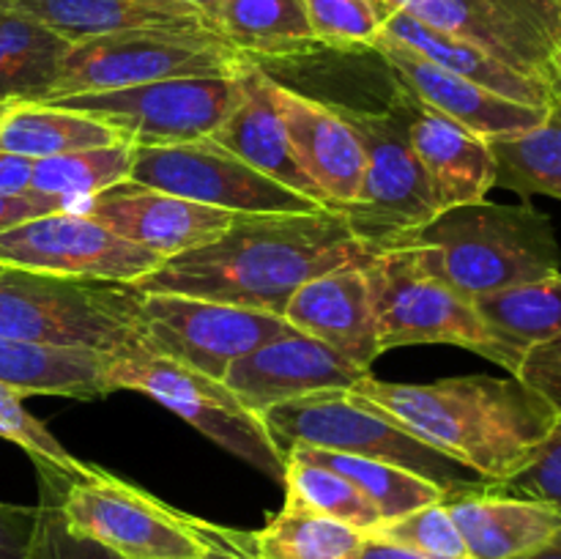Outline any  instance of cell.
Instances as JSON below:
<instances>
[{"instance_id":"obj_26","label":"cell","mask_w":561,"mask_h":559,"mask_svg":"<svg viewBox=\"0 0 561 559\" xmlns=\"http://www.w3.org/2000/svg\"><path fill=\"white\" fill-rule=\"evenodd\" d=\"M208 31L250 60H288L323 49L301 0H222L206 11Z\"/></svg>"},{"instance_id":"obj_6","label":"cell","mask_w":561,"mask_h":559,"mask_svg":"<svg viewBox=\"0 0 561 559\" xmlns=\"http://www.w3.org/2000/svg\"><path fill=\"white\" fill-rule=\"evenodd\" d=\"M107 387L110 392L135 389L148 395L230 455L247 460L272 480H283L285 453L272 438L263 417L247 409L222 378L192 370L157 354L140 340L110 356Z\"/></svg>"},{"instance_id":"obj_14","label":"cell","mask_w":561,"mask_h":559,"mask_svg":"<svg viewBox=\"0 0 561 559\" xmlns=\"http://www.w3.org/2000/svg\"><path fill=\"white\" fill-rule=\"evenodd\" d=\"M162 263L159 252L113 233L75 208L27 219L0 233V266L22 272L135 285Z\"/></svg>"},{"instance_id":"obj_9","label":"cell","mask_w":561,"mask_h":559,"mask_svg":"<svg viewBox=\"0 0 561 559\" xmlns=\"http://www.w3.org/2000/svg\"><path fill=\"white\" fill-rule=\"evenodd\" d=\"M365 148V179L359 197L340 208L356 239L373 252L394 244L431 223L442 208L433 197L420 157L409 140L403 110L389 102L387 110H356L337 104Z\"/></svg>"},{"instance_id":"obj_37","label":"cell","mask_w":561,"mask_h":559,"mask_svg":"<svg viewBox=\"0 0 561 559\" xmlns=\"http://www.w3.org/2000/svg\"><path fill=\"white\" fill-rule=\"evenodd\" d=\"M370 535L398 543V546L414 548V551L427 554L433 559H471L444 502L425 504V507L411 510L400 518L381 521Z\"/></svg>"},{"instance_id":"obj_39","label":"cell","mask_w":561,"mask_h":559,"mask_svg":"<svg viewBox=\"0 0 561 559\" xmlns=\"http://www.w3.org/2000/svg\"><path fill=\"white\" fill-rule=\"evenodd\" d=\"M488 486V482H485ZM493 491L507 493V497L529 499V502L548 504L561 513V411L553 431L540 444L529 464L515 471L510 480L491 486Z\"/></svg>"},{"instance_id":"obj_21","label":"cell","mask_w":561,"mask_h":559,"mask_svg":"<svg viewBox=\"0 0 561 559\" xmlns=\"http://www.w3.org/2000/svg\"><path fill=\"white\" fill-rule=\"evenodd\" d=\"M283 318L365 370L381 356L365 266H340L312 277L290 296Z\"/></svg>"},{"instance_id":"obj_51","label":"cell","mask_w":561,"mask_h":559,"mask_svg":"<svg viewBox=\"0 0 561 559\" xmlns=\"http://www.w3.org/2000/svg\"><path fill=\"white\" fill-rule=\"evenodd\" d=\"M3 269H5V266H0V272H3Z\"/></svg>"},{"instance_id":"obj_28","label":"cell","mask_w":561,"mask_h":559,"mask_svg":"<svg viewBox=\"0 0 561 559\" xmlns=\"http://www.w3.org/2000/svg\"><path fill=\"white\" fill-rule=\"evenodd\" d=\"M113 354L66 345L22 343L0 338V381L22 395H60V398H104L107 365Z\"/></svg>"},{"instance_id":"obj_52","label":"cell","mask_w":561,"mask_h":559,"mask_svg":"<svg viewBox=\"0 0 561 559\" xmlns=\"http://www.w3.org/2000/svg\"><path fill=\"white\" fill-rule=\"evenodd\" d=\"M559 3H561V0H559Z\"/></svg>"},{"instance_id":"obj_46","label":"cell","mask_w":561,"mask_h":559,"mask_svg":"<svg viewBox=\"0 0 561 559\" xmlns=\"http://www.w3.org/2000/svg\"><path fill=\"white\" fill-rule=\"evenodd\" d=\"M518 559H561V529L546 543V546L535 548V551L524 554V557Z\"/></svg>"},{"instance_id":"obj_35","label":"cell","mask_w":561,"mask_h":559,"mask_svg":"<svg viewBox=\"0 0 561 559\" xmlns=\"http://www.w3.org/2000/svg\"><path fill=\"white\" fill-rule=\"evenodd\" d=\"M285 504L327 515L340 524L354 526L362 535H370L381 524V513L376 504L337 471L310 460L285 455Z\"/></svg>"},{"instance_id":"obj_43","label":"cell","mask_w":561,"mask_h":559,"mask_svg":"<svg viewBox=\"0 0 561 559\" xmlns=\"http://www.w3.org/2000/svg\"><path fill=\"white\" fill-rule=\"evenodd\" d=\"M69 203L60 201V197L38 195V192H20V195H5V192H0V233L27 223V219H36L55 212H69Z\"/></svg>"},{"instance_id":"obj_11","label":"cell","mask_w":561,"mask_h":559,"mask_svg":"<svg viewBox=\"0 0 561 559\" xmlns=\"http://www.w3.org/2000/svg\"><path fill=\"white\" fill-rule=\"evenodd\" d=\"M241 75L179 77L53 102L104 121L131 146H179L211 137L241 102Z\"/></svg>"},{"instance_id":"obj_29","label":"cell","mask_w":561,"mask_h":559,"mask_svg":"<svg viewBox=\"0 0 561 559\" xmlns=\"http://www.w3.org/2000/svg\"><path fill=\"white\" fill-rule=\"evenodd\" d=\"M69 49L47 25L0 5V104L47 102Z\"/></svg>"},{"instance_id":"obj_33","label":"cell","mask_w":561,"mask_h":559,"mask_svg":"<svg viewBox=\"0 0 561 559\" xmlns=\"http://www.w3.org/2000/svg\"><path fill=\"white\" fill-rule=\"evenodd\" d=\"M362 537L354 526L294 504H285L261 532H236L247 559H351Z\"/></svg>"},{"instance_id":"obj_47","label":"cell","mask_w":561,"mask_h":559,"mask_svg":"<svg viewBox=\"0 0 561 559\" xmlns=\"http://www.w3.org/2000/svg\"><path fill=\"white\" fill-rule=\"evenodd\" d=\"M203 559H247V557H244V551L239 548V543H236V532H230L228 546H217L211 554H208V557H203Z\"/></svg>"},{"instance_id":"obj_48","label":"cell","mask_w":561,"mask_h":559,"mask_svg":"<svg viewBox=\"0 0 561 559\" xmlns=\"http://www.w3.org/2000/svg\"><path fill=\"white\" fill-rule=\"evenodd\" d=\"M184 3H190V5H197V9H201L203 14H206V11H211L214 5H217V3H222V0H184Z\"/></svg>"},{"instance_id":"obj_16","label":"cell","mask_w":561,"mask_h":559,"mask_svg":"<svg viewBox=\"0 0 561 559\" xmlns=\"http://www.w3.org/2000/svg\"><path fill=\"white\" fill-rule=\"evenodd\" d=\"M365 376H370V370L354 365L321 340L290 327L288 332L239 356L228 367L222 381L233 389L247 409L263 414L285 400L329 392V389H351Z\"/></svg>"},{"instance_id":"obj_25","label":"cell","mask_w":561,"mask_h":559,"mask_svg":"<svg viewBox=\"0 0 561 559\" xmlns=\"http://www.w3.org/2000/svg\"><path fill=\"white\" fill-rule=\"evenodd\" d=\"M381 36H389L403 44V47L414 49L416 55H422V58L431 60L438 69L449 71V75L463 77V80L477 82V85L488 88V91L499 93V96L529 104V107H548L553 93L559 91V88L548 85V82H540L535 77H526L520 71L510 69L502 60L488 55L485 49L474 47V44L463 42V38L433 31V27L416 22L414 16L403 14L398 9H389V5H383Z\"/></svg>"},{"instance_id":"obj_32","label":"cell","mask_w":561,"mask_h":559,"mask_svg":"<svg viewBox=\"0 0 561 559\" xmlns=\"http://www.w3.org/2000/svg\"><path fill=\"white\" fill-rule=\"evenodd\" d=\"M496 162V184L518 195H546L561 201V88L546 115L520 135L488 140Z\"/></svg>"},{"instance_id":"obj_49","label":"cell","mask_w":561,"mask_h":559,"mask_svg":"<svg viewBox=\"0 0 561 559\" xmlns=\"http://www.w3.org/2000/svg\"><path fill=\"white\" fill-rule=\"evenodd\" d=\"M557 69H559V88H561V42H559V64H557Z\"/></svg>"},{"instance_id":"obj_19","label":"cell","mask_w":561,"mask_h":559,"mask_svg":"<svg viewBox=\"0 0 561 559\" xmlns=\"http://www.w3.org/2000/svg\"><path fill=\"white\" fill-rule=\"evenodd\" d=\"M392 99L403 110L409 140L420 157L438 208L444 212L449 206L485 201L491 186H496V162L485 137L420 102L394 80Z\"/></svg>"},{"instance_id":"obj_3","label":"cell","mask_w":561,"mask_h":559,"mask_svg":"<svg viewBox=\"0 0 561 559\" xmlns=\"http://www.w3.org/2000/svg\"><path fill=\"white\" fill-rule=\"evenodd\" d=\"M394 247L409 250L422 272L469 301L561 274L553 223L529 203L449 206Z\"/></svg>"},{"instance_id":"obj_18","label":"cell","mask_w":561,"mask_h":559,"mask_svg":"<svg viewBox=\"0 0 561 559\" xmlns=\"http://www.w3.org/2000/svg\"><path fill=\"white\" fill-rule=\"evenodd\" d=\"M274 104L296 162L332 208H348L365 179V148L337 104L318 102L274 77Z\"/></svg>"},{"instance_id":"obj_41","label":"cell","mask_w":561,"mask_h":559,"mask_svg":"<svg viewBox=\"0 0 561 559\" xmlns=\"http://www.w3.org/2000/svg\"><path fill=\"white\" fill-rule=\"evenodd\" d=\"M515 378L529 384L540 395H546L561 411V334L535 345L520 362Z\"/></svg>"},{"instance_id":"obj_40","label":"cell","mask_w":561,"mask_h":559,"mask_svg":"<svg viewBox=\"0 0 561 559\" xmlns=\"http://www.w3.org/2000/svg\"><path fill=\"white\" fill-rule=\"evenodd\" d=\"M36 507L38 515L31 543H27V559H124L121 554L104 548L102 543L69 532L47 493L38 491Z\"/></svg>"},{"instance_id":"obj_1","label":"cell","mask_w":561,"mask_h":559,"mask_svg":"<svg viewBox=\"0 0 561 559\" xmlns=\"http://www.w3.org/2000/svg\"><path fill=\"white\" fill-rule=\"evenodd\" d=\"M373 255L340 208L239 214L219 239L168 258L129 288L283 316L290 296L312 277L340 266H365Z\"/></svg>"},{"instance_id":"obj_22","label":"cell","mask_w":561,"mask_h":559,"mask_svg":"<svg viewBox=\"0 0 561 559\" xmlns=\"http://www.w3.org/2000/svg\"><path fill=\"white\" fill-rule=\"evenodd\" d=\"M471 559H518L546 546L561 529V513L548 504L507 497L491 486H466L444 493Z\"/></svg>"},{"instance_id":"obj_45","label":"cell","mask_w":561,"mask_h":559,"mask_svg":"<svg viewBox=\"0 0 561 559\" xmlns=\"http://www.w3.org/2000/svg\"><path fill=\"white\" fill-rule=\"evenodd\" d=\"M351 559H433V557L414 551V548L398 546V543L381 540V537L365 535Z\"/></svg>"},{"instance_id":"obj_17","label":"cell","mask_w":561,"mask_h":559,"mask_svg":"<svg viewBox=\"0 0 561 559\" xmlns=\"http://www.w3.org/2000/svg\"><path fill=\"white\" fill-rule=\"evenodd\" d=\"M71 208L88 214L113 233L159 252L164 261L219 239L239 217L135 181H121Z\"/></svg>"},{"instance_id":"obj_23","label":"cell","mask_w":561,"mask_h":559,"mask_svg":"<svg viewBox=\"0 0 561 559\" xmlns=\"http://www.w3.org/2000/svg\"><path fill=\"white\" fill-rule=\"evenodd\" d=\"M241 88H244L241 102L208 140H214L225 151L239 157L241 162L261 170L263 175L279 181L288 190L329 206L318 186L307 179L301 164L296 162L288 132H285L277 104H274V77L268 75L266 66L250 60L241 71Z\"/></svg>"},{"instance_id":"obj_34","label":"cell","mask_w":561,"mask_h":559,"mask_svg":"<svg viewBox=\"0 0 561 559\" xmlns=\"http://www.w3.org/2000/svg\"><path fill=\"white\" fill-rule=\"evenodd\" d=\"M135 148L137 146H131L129 140H121L113 142V146L36 159L33 162L31 192L60 197L69 206H77V203L129 179Z\"/></svg>"},{"instance_id":"obj_24","label":"cell","mask_w":561,"mask_h":559,"mask_svg":"<svg viewBox=\"0 0 561 559\" xmlns=\"http://www.w3.org/2000/svg\"><path fill=\"white\" fill-rule=\"evenodd\" d=\"M0 5L33 16L71 44L146 27H208L206 14L184 0H0Z\"/></svg>"},{"instance_id":"obj_36","label":"cell","mask_w":561,"mask_h":559,"mask_svg":"<svg viewBox=\"0 0 561 559\" xmlns=\"http://www.w3.org/2000/svg\"><path fill=\"white\" fill-rule=\"evenodd\" d=\"M312 33L323 49H373L383 33L378 0H301Z\"/></svg>"},{"instance_id":"obj_42","label":"cell","mask_w":561,"mask_h":559,"mask_svg":"<svg viewBox=\"0 0 561 559\" xmlns=\"http://www.w3.org/2000/svg\"><path fill=\"white\" fill-rule=\"evenodd\" d=\"M38 507L0 502V559H27Z\"/></svg>"},{"instance_id":"obj_8","label":"cell","mask_w":561,"mask_h":559,"mask_svg":"<svg viewBox=\"0 0 561 559\" xmlns=\"http://www.w3.org/2000/svg\"><path fill=\"white\" fill-rule=\"evenodd\" d=\"M261 417L283 453H288L290 444H310L334 453L387 460L427 477L442 486L444 493L469 482L455 469L460 464L422 444L392 417L345 389L285 400Z\"/></svg>"},{"instance_id":"obj_4","label":"cell","mask_w":561,"mask_h":559,"mask_svg":"<svg viewBox=\"0 0 561 559\" xmlns=\"http://www.w3.org/2000/svg\"><path fill=\"white\" fill-rule=\"evenodd\" d=\"M36 475L38 491L53 499L69 532L124 559H203L230 543L228 529L181 515L96 466L66 471L36 460Z\"/></svg>"},{"instance_id":"obj_10","label":"cell","mask_w":561,"mask_h":559,"mask_svg":"<svg viewBox=\"0 0 561 559\" xmlns=\"http://www.w3.org/2000/svg\"><path fill=\"white\" fill-rule=\"evenodd\" d=\"M381 354L403 345H458L502 365L496 343L474 305L422 272L409 250L376 252L365 263Z\"/></svg>"},{"instance_id":"obj_20","label":"cell","mask_w":561,"mask_h":559,"mask_svg":"<svg viewBox=\"0 0 561 559\" xmlns=\"http://www.w3.org/2000/svg\"><path fill=\"white\" fill-rule=\"evenodd\" d=\"M373 53L381 55L383 66L398 85H403L420 102L431 104L433 110L458 121L460 126L485 137V140L520 135V132L540 124L548 110L513 102V99H504L488 88L477 85V82L449 75V71L438 69L431 60H425L414 49L403 47L389 36L378 38Z\"/></svg>"},{"instance_id":"obj_7","label":"cell","mask_w":561,"mask_h":559,"mask_svg":"<svg viewBox=\"0 0 561 559\" xmlns=\"http://www.w3.org/2000/svg\"><path fill=\"white\" fill-rule=\"evenodd\" d=\"M250 64L208 27H146L71 44L53 99L179 77H239Z\"/></svg>"},{"instance_id":"obj_50","label":"cell","mask_w":561,"mask_h":559,"mask_svg":"<svg viewBox=\"0 0 561 559\" xmlns=\"http://www.w3.org/2000/svg\"><path fill=\"white\" fill-rule=\"evenodd\" d=\"M5 107H9V104H0V113H3V110H5Z\"/></svg>"},{"instance_id":"obj_2","label":"cell","mask_w":561,"mask_h":559,"mask_svg":"<svg viewBox=\"0 0 561 559\" xmlns=\"http://www.w3.org/2000/svg\"><path fill=\"white\" fill-rule=\"evenodd\" d=\"M345 392L381 409L488 486L524 469L559 420L557 406L515 376H455L433 384L365 376Z\"/></svg>"},{"instance_id":"obj_5","label":"cell","mask_w":561,"mask_h":559,"mask_svg":"<svg viewBox=\"0 0 561 559\" xmlns=\"http://www.w3.org/2000/svg\"><path fill=\"white\" fill-rule=\"evenodd\" d=\"M0 338L121 354L140 343V294L129 285L0 272Z\"/></svg>"},{"instance_id":"obj_30","label":"cell","mask_w":561,"mask_h":559,"mask_svg":"<svg viewBox=\"0 0 561 559\" xmlns=\"http://www.w3.org/2000/svg\"><path fill=\"white\" fill-rule=\"evenodd\" d=\"M121 140L124 137L104 121L55 102H11L0 113V151L20 153L33 162Z\"/></svg>"},{"instance_id":"obj_15","label":"cell","mask_w":561,"mask_h":559,"mask_svg":"<svg viewBox=\"0 0 561 559\" xmlns=\"http://www.w3.org/2000/svg\"><path fill=\"white\" fill-rule=\"evenodd\" d=\"M274 312L179 294H140L142 343L206 376L225 378L239 356L288 332Z\"/></svg>"},{"instance_id":"obj_38","label":"cell","mask_w":561,"mask_h":559,"mask_svg":"<svg viewBox=\"0 0 561 559\" xmlns=\"http://www.w3.org/2000/svg\"><path fill=\"white\" fill-rule=\"evenodd\" d=\"M25 395L20 389L9 387V384L0 381V438L16 444V447L25 449L31 455V460H44V464H53L58 469L77 471L85 464L75 458L53 433L47 431L44 422H38L36 417H31L22 406Z\"/></svg>"},{"instance_id":"obj_31","label":"cell","mask_w":561,"mask_h":559,"mask_svg":"<svg viewBox=\"0 0 561 559\" xmlns=\"http://www.w3.org/2000/svg\"><path fill=\"white\" fill-rule=\"evenodd\" d=\"M285 455L327 466V469L343 475L345 480L354 482L376 504V510L381 513V521L400 518V515L411 513V510H420L425 504L442 502L444 499L442 486H436L427 477L416 475V471L403 469V466L387 464V460L334 453V449L310 447V444H290Z\"/></svg>"},{"instance_id":"obj_13","label":"cell","mask_w":561,"mask_h":559,"mask_svg":"<svg viewBox=\"0 0 561 559\" xmlns=\"http://www.w3.org/2000/svg\"><path fill=\"white\" fill-rule=\"evenodd\" d=\"M126 181L230 214H305L327 208L250 168L214 140L137 146Z\"/></svg>"},{"instance_id":"obj_44","label":"cell","mask_w":561,"mask_h":559,"mask_svg":"<svg viewBox=\"0 0 561 559\" xmlns=\"http://www.w3.org/2000/svg\"><path fill=\"white\" fill-rule=\"evenodd\" d=\"M31 175L33 159L11 151H0V192H5V195L31 192Z\"/></svg>"},{"instance_id":"obj_27","label":"cell","mask_w":561,"mask_h":559,"mask_svg":"<svg viewBox=\"0 0 561 559\" xmlns=\"http://www.w3.org/2000/svg\"><path fill=\"white\" fill-rule=\"evenodd\" d=\"M471 305L502 354V367L515 376L535 345L561 334V274L477 296Z\"/></svg>"},{"instance_id":"obj_12","label":"cell","mask_w":561,"mask_h":559,"mask_svg":"<svg viewBox=\"0 0 561 559\" xmlns=\"http://www.w3.org/2000/svg\"><path fill=\"white\" fill-rule=\"evenodd\" d=\"M422 25L485 49L510 69L559 88V0H378Z\"/></svg>"}]
</instances>
